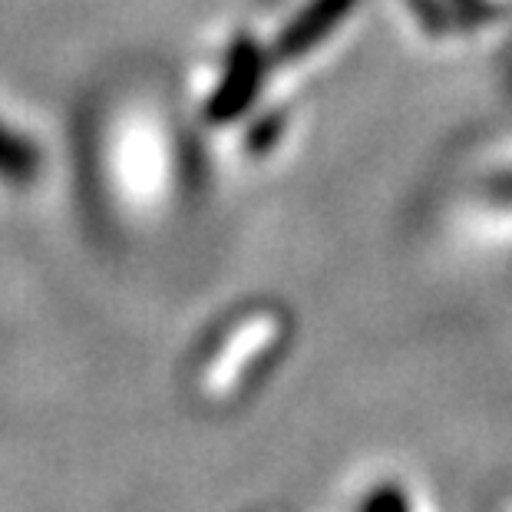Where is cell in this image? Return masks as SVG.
I'll list each match as a JSON object with an SVG mask.
<instances>
[{
  "instance_id": "obj_1",
  "label": "cell",
  "mask_w": 512,
  "mask_h": 512,
  "mask_svg": "<svg viewBox=\"0 0 512 512\" xmlns=\"http://www.w3.org/2000/svg\"><path fill=\"white\" fill-rule=\"evenodd\" d=\"M106 169L119 205L136 215H156L172 202L179 162L172 133L152 106L119 113L106 139Z\"/></svg>"
}]
</instances>
